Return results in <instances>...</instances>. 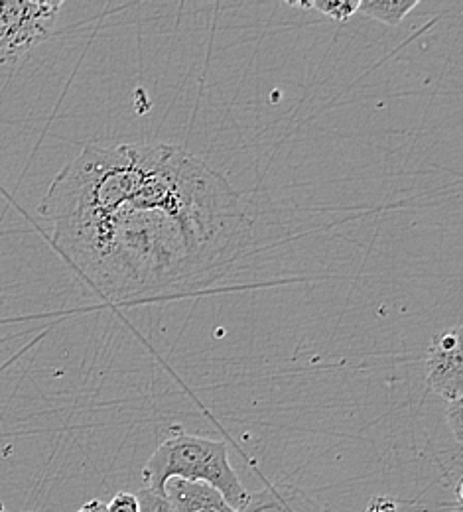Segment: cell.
<instances>
[{"mask_svg":"<svg viewBox=\"0 0 463 512\" xmlns=\"http://www.w3.org/2000/svg\"><path fill=\"white\" fill-rule=\"evenodd\" d=\"M253 223L243 195L201 158L156 144L140 188L109 213L52 225V245L115 302L199 290L247 253Z\"/></svg>","mask_w":463,"mask_h":512,"instance_id":"obj_1","label":"cell"},{"mask_svg":"<svg viewBox=\"0 0 463 512\" xmlns=\"http://www.w3.org/2000/svg\"><path fill=\"white\" fill-rule=\"evenodd\" d=\"M142 479L146 483L144 489L162 497L170 479L211 485L235 511H241L249 499L247 489L229 461L227 444L186 434L178 426L172 428L170 438H166L144 463Z\"/></svg>","mask_w":463,"mask_h":512,"instance_id":"obj_2","label":"cell"},{"mask_svg":"<svg viewBox=\"0 0 463 512\" xmlns=\"http://www.w3.org/2000/svg\"><path fill=\"white\" fill-rule=\"evenodd\" d=\"M62 0H0V65L14 64L48 40Z\"/></svg>","mask_w":463,"mask_h":512,"instance_id":"obj_3","label":"cell"},{"mask_svg":"<svg viewBox=\"0 0 463 512\" xmlns=\"http://www.w3.org/2000/svg\"><path fill=\"white\" fill-rule=\"evenodd\" d=\"M426 383L444 402H462V325L434 335L426 355Z\"/></svg>","mask_w":463,"mask_h":512,"instance_id":"obj_4","label":"cell"},{"mask_svg":"<svg viewBox=\"0 0 463 512\" xmlns=\"http://www.w3.org/2000/svg\"><path fill=\"white\" fill-rule=\"evenodd\" d=\"M164 497L174 512H237L217 489L205 483L170 479Z\"/></svg>","mask_w":463,"mask_h":512,"instance_id":"obj_5","label":"cell"},{"mask_svg":"<svg viewBox=\"0 0 463 512\" xmlns=\"http://www.w3.org/2000/svg\"><path fill=\"white\" fill-rule=\"evenodd\" d=\"M237 512H324V509L302 489L292 485H270L249 495L245 507Z\"/></svg>","mask_w":463,"mask_h":512,"instance_id":"obj_6","label":"cell"},{"mask_svg":"<svg viewBox=\"0 0 463 512\" xmlns=\"http://www.w3.org/2000/svg\"><path fill=\"white\" fill-rule=\"evenodd\" d=\"M418 4V0H361L357 12L387 26H400L408 12Z\"/></svg>","mask_w":463,"mask_h":512,"instance_id":"obj_7","label":"cell"},{"mask_svg":"<svg viewBox=\"0 0 463 512\" xmlns=\"http://www.w3.org/2000/svg\"><path fill=\"white\" fill-rule=\"evenodd\" d=\"M361 0H314L310 2V10H316L333 22H347L357 14Z\"/></svg>","mask_w":463,"mask_h":512,"instance_id":"obj_8","label":"cell"},{"mask_svg":"<svg viewBox=\"0 0 463 512\" xmlns=\"http://www.w3.org/2000/svg\"><path fill=\"white\" fill-rule=\"evenodd\" d=\"M138 505H140V512H174L170 503L166 501V497L162 495H156L148 489H142L138 495Z\"/></svg>","mask_w":463,"mask_h":512,"instance_id":"obj_9","label":"cell"},{"mask_svg":"<svg viewBox=\"0 0 463 512\" xmlns=\"http://www.w3.org/2000/svg\"><path fill=\"white\" fill-rule=\"evenodd\" d=\"M462 402H446V418L448 426L456 438V444L460 446L463 440Z\"/></svg>","mask_w":463,"mask_h":512,"instance_id":"obj_10","label":"cell"},{"mask_svg":"<svg viewBox=\"0 0 463 512\" xmlns=\"http://www.w3.org/2000/svg\"><path fill=\"white\" fill-rule=\"evenodd\" d=\"M107 512H140V505L133 493H117L107 505Z\"/></svg>","mask_w":463,"mask_h":512,"instance_id":"obj_11","label":"cell"},{"mask_svg":"<svg viewBox=\"0 0 463 512\" xmlns=\"http://www.w3.org/2000/svg\"><path fill=\"white\" fill-rule=\"evenodd\" d=\"M367 512H398L397 503L389 497H373L367 505Z\"/></svg>","mask_w":463,"mask_h":512,"instance_id":"obj_12","label":"cell"},{"mask_svg":"<svg viewBox=\"0 0 463 512\" xmlns=\"http://www.w3.org/2000/svg\"><path fill=\"white\" fill-rule=\"evenodd\" d=\"M77 512H107V505L103 501H99V499H93V501L85 503Z\"/></svg>","mask_w":463,"mask_h":512,"instance_id":"obj_13","label":"cell"},{"mask_svg":"<svg viewBox=\"0 0 463 512\" xmlns=\"http://www.w3.org/2000/svg\"><path fill=\"white\" fill-rule=\"evenodd\" d=\"M450 512H463L462 511V503H460V501H458V505H456V507H454V509H452V511Z\"/></svg>","mask_w":463,"mask_h":512,"instance_id":"obj_14","label":"cell"},{"mask_svg":"<svg viewBox=\"0 0 463 512\" xmlns=\"http://www.w3.org/2000/svg\"><path fill=\"white\" fill-rule=\"evenodd\" d=\"M0 512H6V509H4V507H2V503H0Z\"/></svg>","mask_w":463,"mask_h":512,"instance_id":"obj_15","label":"cell"}]
</instances>
